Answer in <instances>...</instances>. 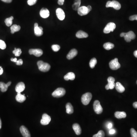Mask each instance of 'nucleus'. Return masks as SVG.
<instances>
[{
	"instance_id": "nucleus-1",
	"label": "nucleus",
	"mask_w": 137,
	"mask_h": 137,
	"mask_svg": "<svg viewBox=\"0 0 137 137\" xmlns=\"http://www.w3.org/2000/svg\"><path fill=\"white\" fill-rule=\"evenodd\" d=\"M39 70L43 72H47L50 70V66L47 63H44L42 61H39L37 63Z\"/></svg>"
},
{
	"instance_id": "nucleus-2",
	"label": "nucleus",
	"mask_w": 137,
	"mask_h": 137,
	"mask_svg": "<svg viewBox=\"0 0 137 137\" xmlns=\"http://www.w3.org/2000/svg\"><path fill=\"white\" fill-rule=\"evenodd\" d=\"M92 98V95L90 93H87L82 95L81 98V101L82 104L84 105H87L89 104L91 99Z\"/></svg>"
},
{
	"instance_id": "nucleus-3",
	"label": "nucleus",
	"mask_w": 137,
	"mask_h": 137,
	"mask_svg": "<svg viewBox=\"0 0 137 137\" xmlns=\"http://www.w3.org/2000/svg\"><path fill=\"white\" fill-rule=\"evenodd\" d=\"M66 93V90L64 88H59L56 89L52 93V95L53 97L55 98H61L63 97Z\"/></svg>"
},
{
	"instance_id": "nucleus-4",
	"label": "nucleus",
	"mask_w": 137,
	"mask_h": 137,
	"mask_svg": "<svg viewBox=\"0 0 137 137\" xmlns=\"http://www.w3.org/2000/svg\"><path fill=\"white\" fill-rule=\"evenodd\" d=\"M106 7H113L115 9L119 10L121 7V4L118 1H108L106 3Z\"/></svg>"
},
{
	"instance_id": "nucleus-5",
	"label": "nucleus",
	"mask_w": 137,
	"mask_h": 137,
	"mask_svg": "<svg viewBox=\"0 0 137 137\" xmlns=\"http://www.w3.org/2000/svg\"><path fill=\"white\" fill-rule=\"evenodd\" d=\"M109 65L111 69L113 70H117L121 66L120 64L118 62V59L117 58L111 61L109 63Z\"/></svg>"
},
{
	"instance_id": "nucleus-6",
	"label": "nucleus",
	"mask_w": 137,
	"mask_h": 137,
	"mask_svg": "<svg viewBox=\"0 0 137 137\" xmlns=\"http://www.w3.org/2000/svg\"><path fill=\"white\" fill-rule=\"evenodd\" d=\"M93 108L95 113L98 114H101L103 112V108L102 107L100 102L98 100H96L93 104Z\"/></svg>"
},
{
	"instance_id": "nucleus-7",
	"label": "nucleus",
	"mask_w": 137,
	"mask_h": 137,
	"mask_svg": "<svg viewBox=\"0 0 137 137\" xmlns=\"http://www.w3.org/2000/svg\"><path fill=\"white\" fill-rule=\"evenodd\" d=\"M116 28V25L114 22H109L106 25L104 29L103 32L104 33L108 34L110 32H113Z\"/></svg>"
},
{
	"instance_id": "nucleus-8",
	"label": "nucleus",
	"mask_w": 137,
	"mask_h": 137,
	"mask_svg": "<svg viewBox=\"0 0 137 137\" xmlns=\"http://www.w3.org/2000/svg\"><path fill=\"white\" fill-rule=\"evenodd\" d=\"M51 119L50 117L47 114H44L42 115V119L40 121V123L43 125H48L50 122Z\"/></svg>"
},
{
	"instance_id": "nucleus-9",
	"label": "nucleus",
	"mask_w": 137,
	"mask_h": 137,
	"mask_svg": "<svg viewBox=\"0 0 137 137\" xmlns=\"http://www.w3.org/2000/svg\"><path fill=\"white\" fill-rule=\"evenodd\" d=\"M125 40L127 42H129L132 40L134 39L135 38V35L133 31H130L126 33L124 37Z\"/></svg>"
},
{
	"instance_id": "nucleus-10",
	"label": "nucleus",
	"mask_w": 137,
	"mask_h": 137,
	"mask_svg": "<svg viewBox=\"0 0 137 137\" xmlns=\"http://www.w3.org/2000/svg\"><path fill=\"white\" fill-rule=\"evenodd\" d=\"M43 28L42 27L39 26L38 23L34 24V33L37 36H40L43 34Z\"/></svg>"
},
{
	"instance_id": "nucleus-11",
	"label": "nucleus",
	"mask_w": 137,
	"mask_h": 137,
	"mask_svg": "<svg viewBox=\"0 0 137 137\" xmlns=\"http://www.w3.org/2000/svg\"><path fill=\"white\" fill-rule=\"evenodd\" d=\"M29 53L36 57H40L43 54V51L40 49H31L29 50Z\"/></svg>"
},
{
	"instance_id": "nucleus-12",
	"label": "nucleus",
	"mask_w": 137,
	"mask_h": 137,
	"mask_svg": "<svg viewBox=\"0 0 137 137\" xmlns=\"http://www.w3.org/2000/svg\"><path fill=\"white\" fill-rule=\"evenodd\" d=\"M20 131L23 137H31L30 131L24 126H22L20 127Z\"/></svg>"
},
{
	"instance_id": "nucleus-13",
	"label": "nucleus",
	"mask_w": 137,
	"mask_h": 137,
	"mask_svg": "<svg viewBox=\"0 0 137 137\" xmlns=\"http://www.w3.org/2000/svg\"><path fill=\"white\" fill-rule=\"evenodd\" d=\"M78 13L80 16H84L87 15L90 12L88 11L87 7L85 6H82L80 7L78 10Z\"/></svg>"
},
{
	"instance_id": "nucleus-14",
	"label": "nucleus",
	"mask_w": 137,
	"mask_h": 137,
	"mask_svg": "<svg viewBox=\"0 0 137 137\" xmlns=\"http://www.w3.org/2000/svg\"><path fill=\"white\" fill-rule=\"evenodd\" d=\"M56 14L58 18L60 20H63L65 18V15L64 12L62 9L58 8L56 10Z\"/></svg>"
},
{
	"instance_id": "nucleus-15",
	"label": "nucleus",
	"mask_w": 137,
	"mask_h": 137,
	"mask_svg": "<svg viewBox=\"0 0 137 137\" xmlns=\"http://www.w3.org/2000/svg\"><path fill=\"white\" fill-rule=\"evenodd\" d=\"M25 86L24 83L20 82L18 83L16 86L15 90L17 93H21L25 90Z\"/></svg>"
},
{
	"instance_id": "nucleus-16",
	"label": "nucleus",
	"mask_w": 137,
	"mask_h": 137,
	"mask_svg": "<svg viewBox=\"0 0 137 137\" xmlns=\"http://www.w3.org/2000/svg\"><path fill=\"white\" fill-rule=\"evenodd\" d=\"M40 14L41 17L43 18H47L50 15V12L47 8H42L40 12Z\"/></svg>"
},
{
	"instance_id": "nucleus-17",
	"label": "nucleus",
	"mask_w": 137,
	"mask_h": 137,
	"mask_svg": "<svg viewBox=\"0 0 137 137\" xmlns=\"http://www.w3.org/2000/svg\"><path fill=\"white\" fill-rule=\"evenodd\" d=\"M78 51L75 49H73L69 51L67 56V58L68 60H71L76 57Z\"/></svg>"
},
{
	"instance_id": "nucleus-18",
	"label": "nucleus",
	"mask_w": 137,
	"mask_h": 137,
	"mask_svg": "<svg viewBox=\"0 0 137 137\" xmlns=\"http://www.w3.org/2000/svg\"><path fill=\"white\" fill-rule=\"evenodd\" d=\"M115 88L118 92L122 93L125 91V88L119 82H117L115 85Z\"/></svg>"
},
{
	"instance_id": "nucleus-19",
	"label": "nucleus",
	"mask_w": 137,
	"mask_h": 137,
	"mask_svg": "<svg viewBox=\"0 0 137 137\" xmlns=\"http://www.w3.org/2000/svg\"><path fill=\"white\" fill-rule=\"evenodd\" d=\"M72 128L76 134L79 135L81 134V129L79 124L75 123L72 126Z\"/></svg>"
},
{
	"instance_id": "nucleus-20",
	"label": "nucleus",
	"mask_w": 137,
	"mask_h": 137,
	"mask_svg": "<svg viewBox=\"0 0 137 137\" xmlns=\"http://www.w3.org/2000/svg\"><path fill=\"white\" fill-rule=\"evenodd\" d=\"M16 99L18 102H24L26 99V97L24 95H22L21 93H17V95L16 96Z\"/></svg>"
},
{
	"instance_id": "nucleus-21",
	"label": "nucleus",
	"mask_w": 137,
	"mask_h": 137,
	"mask_svg": "<svg viewBox=\"0 0 137 137\" xmlns=\"http://www.w3.org/2000/svg\"><path fill=\"white\" fill-rule=\"evenodd\" d=\"M76 36L78 38L81 39V38H87L88 37V35L87 33L82 31H79L76 33Z\"/></svg>"
},
{
	"instance_id": "nucleus-22",
	"label": "nucleus",
	"mask_w": 137,
	"mask_h": 137,
	"mask_svg": "<svg viewBox=\"0 0 137 137\" xmlns=\"http://www.w3.org/2000/svg\"><path fill=\"white\" fill-rule=\"evenodd\" d=\"M75 75L73 72H70L67 73L66 75L64 76V79L66 80H73L75 78Z\"/></svg>"
},
{
	"instance_id": "nucleus-23",
	"label": "nucleus",
	"mask_w": 137,
	"mask_h": 137,
	"mask_svg": "<svg viewBox=\"0 0 137 137\" xmlns=\"http://www.w3.org/2000/svg\"><path fill=\"white\" fill-rule=\"evenodd\" d=\"M115 116L118 119H121L126 117V113L124 112H116L115 113Z\"/></svg>"
},
{
	"instance_id": "nucleus-24",
	"label": "nucleus",
	"mask_w": 137,
	"mask_h": 137,
	"mask_svg": "<svg viewBox=\"0 0 137 137\" xmlns=\"http://www.w3.org/2000/svg\"><path fill=\"white\" fill-rule=\"evenodd\" d=\"M66 113L67 114H71L74 112V108L73 106L70 103H68L66 105Z\"/></svg>"
},
{
	"instance_id": "nucleus-25",
	"label": "nucleus",
	"mask_w": 137,
	"mask_h": 137,
	"mask_svg": "<svg viewBox=\"0 0 137 137\" xmlns=\"http://www.w3.org/2000/svg\"><path fill=\"white\" fill-rule=\"evenodd\" d=\"M81 4V0H74V4L72 5L73 10L75 11H77L80 7Z\"/></svg>"
},
{
	"instance_id": "nucleus-26",
	"label": "nucleus",
	"mask_w": 137,
	"mask_h": 137,
	"mask_svg": "<svg viewBox=\"0 0 137 137\" xmlns=\"http://www.w3.org/2000/svg\"><path fill=\"white\" fill-rule=\"evenodd\" d=\"M21 29V27L19 25L14 24L11 27V33L12 34H14L15 32L19 31Z\"/></svg>"
},
{
	"instance_id": "nucleus-27",
	"label": "nucleus",
	"mask_w": 137,
	"mask_h": 137,
	"mask_svg": "<svg viewBox=\"0 0 137 137\" xmlns=\"http://www.w3.org/2000/svg\"><path fill=\"white\" fill-rule=\"evenodd\" d=\"M103 47L105 50H110L114 48V45L111 43L107 42L104 44Z\"/></svg>"
},
{
	"instance_id": "nucleus-28",
	"label": "nucleus",
	"mask_w": 137,
	"mask_h": 137,
	"mask_svg": "<svg viewBox=\"0 0 137 137\" xmlns=\"http://www.w3.org/2000/svg\"><path fill=\"white\" fill-rule=\"evenodd\" d=\"M8 87L7 84H5L4 82H0V88L1 90L3 92H5L7 91Z\"/></svg>"
},
{
	"instance_id": "nucleus-29",
	"label": "nucleus",
	"mask_w": 137,
	"mask_h": 137,
	"mask_svg": "<svg viewBox=\"0 0 137 137\" xmlns=\"http://www.w3.org/2000/svg\"><path fill=\"white\" fill-rule=\"evenodd\" d=\"M13 16H11L9 18H7L5 20V22L6 25L7 26L9 27L12 24L13 20Z\"/></svg>"
},
{
	"instance_id": "nucleus-30",
	"label": "nucleus",
	"mask_w": 137,
	"mask_h": 137,
	"mask_svg": "<svg viewBox=\"0 0 137 137\" xmlns=\"http://www.w3.org/2000/svg\"><path fill=\"white\" fill-rule=\"evenodd\" d=\"M115 82H108V84L105 86V89L107 90H112L115 87Z\"/></svg>"
},
{
	"instance_id": "nucleus-31",
	"label": "nucleus",
	"mask_w": 137,
	"mask_h": 137,
	"mask_svg": "<svg viewBox=\"0 0 137 137\" xmlns=\"http://www.w3.org/2000/svg\"><path fill=\"white\" fill-rule=\"evenodd\" d=\"M97 63V60L95 58L91 59L90 62V66L91 68H92V69L94 68Z\"/></svg>"
},
{
	"instance_id": "nucleus-32",
	"label": "nucleus",
	"mask_w": 137,
	"mask_h": 137,
	"mask_svg": "<svg viewBox=\"0 0 137 137\" xmlns=\"http://www.w3.org/2000/svg\"><path fill=\"white\" fill-rule=\"evenodd\" d=\"M13 53L15 54L16 57H19L21 54V50L20 48H15L14 50L13 51Z\"/></svg>"
},
{
	"instance_id": "nucleus-33",
	"label": "nucleus",
	"mask_w": 137,
	"mask_h": 137,
	"mask_svg": "<svg viewBox=\"0 0 137 137\" xmlns=\"http://www.w3.org/2000/svg\"><path fill=\"white\" fill-rule=\"evenodd\" d=\"M105 133L102 130H100L97 134L94 135L93 137H104Z\"/></svg>"
},
{
	"instance_id": "nucleus-34",
	"label": "nucleus",
	"mask_w": 137,
	"mask_h": 137,
	"mask_svg": "<svg viewBox=\"0 0 137 137\" xmlns=\"http://www.w3.org/2000/svg\"><path fill=\"white\" fill-rule=\"evenodd\" d=\"M51 48L55 52L58 51L60 49V47L58 45H53L51 46Z\"/></svg>"
},
{
	"instance_id": "nucleus-35",
	"label": "nucleus",
	"mask_w": 137,
	"mask_h": 137,
	"mask_svg": "<svg viewBox=\"0 0 137 137\" xmlns=\"http://www.w3.org/2000/svg\"><path fill=\"white\" fill-rule=\"evenodd\" d=\"M6 48V45L4 41L0 40V48L2 50H4Z\"/></svg>"
},
{
	"instance_id": "nucleus-36",
	"label": "nucleus",
	"mask_w": 137,
	"mask_h": 137,
	"mask_svg": "<svg viewBox=\"0 0 137 137\" xmlns=\"http://www.w3.org/2000/svg\"><path fill=\"white\" fill-rule=\"evenodd\" d=\"M131 137H137V132L134 128H131L130 130Z\"/></svg>"
},
{
	"instance_id": "nucleus-37",
	"label": "nucleus",
	"mask_w": 137,
	"mask_h": 137,
	"mask_svg": "<svg viewBox=\"0 0 137 137\" xmlns=\"http://www.w3.org/2000/svg\"><path fill=\"white\" fill-rule=\"evenodd\" d=\"M37 0H28V4L30 6H33L36 3Z\"/></svg>"
},
{
	"instance_id": "nucleus-38",
	"label": "nucleus",
	"mask_w": 137,
	"mask_h": 137,
	"mask_svg": "<svg viewBox=\"0 0 137 137\" xmlns=\"http://www.w3.org/2000/svg\"><path fill=\"white\" fill-rule=\"evenodd\" d=\"M129 19L131 21H134V20H135L137 21V15H133L130 16Z\"/></svg>"
},
{
	"instance_id": "nucleus-39",
	"label": "nucleus",
	"mask_w": 137,
	"mask_h": 137,
	"mask_svg": "<svg viewBox=\"0 0 137 137\" xmlns=\"http://www.w3.org/2000/svg\"><path fill=\"white\" fill-rule=\"evenodd\" d=\"M16 64L18 66H21L23 64V61L22 59H19V60H18L17 61L16 63Z\"/></svg>"
},
{
	"instance_id": "nucleus-40",
	"label": "nucleus",
	"mask_w": 137,
	"mask_h": 137,
	"mask_svg": "<svg viewBox=\"0 0 137 137\" xmlns=\"http://www.w3.org/2000/svg\"><path fill=\"white\" fill-rule=\"evenodd\" d=\"M107 81L108 82H114L115 81V79L113 77H110L108 78Z\"/></svg>"
},
{
	"instance_id": "nucleus-41",
	"label": "nucleus",
	"mask_w": 137,
	"mask_h": 137,
	"mask_svg": "<svg viewBox=\"0 0 137 137\" xmlns=\"http://www.w3.org/2000/svg\"><path fill=\"white\" fill-rule=\"evenodd\" d=\"M64 1L65 0H58V3L59 5L62 6V5H63L64 3Z\"/></svg>"
},
{
	"instance_id": "nucleus-42",
	"label": "nucleus",
	"mask_w": 137,
	"mask_h": 137,
	"mask_svg": "<svg viewBox=\"0 0 137 137\" xmlns=\"http://www.w3.org/2000/svg\"><path fill=\"white\" fill-rule=\"evenodd\" d=\"M116 130L114 129H111L109 131V133L110 134H114L116 133Z\"/></svg>"
},
{
	"instance_id": "nucleus-43",
	"label": "nucleus",
	"mask_w": 137,
	"mask_h": 137,
	"mask_svg": "<svg viewBox=\"0 0 137 137\" xmlns=\"http://www.w3.org/2000/svg\"><path fill=\"white\" fill-rule=\"evenodd\" d=\"M113 126V125H112V123H109L108 124H107V127L108 128L111 129L112 127Z\"/></svg>"
},
{
	"instance_id": "nucleus-44",
	"label": "nucleus",
	"mask_w": 137,
	"mask_h": 137,
	"mask_svg": "<svg viewBox=\"0 0 137 137\" xmlns=\"http://www.w3.org/2000/svg\"><path fill=\"white\" fill-rule=\"evenodd\" d=\"M1 1L4 3H11L12 1V0H1Z\"/></svg>"
},
{
	"instance_id": "nucleus-45",
	"label": "nucleus",
	"mask_w": 137,
	"mask_h": 137,
	"mask_svg": "<svg viewBox=\"0 0 137 137\" xmlns=\"http://www.w3.org/2000/svg\"><path fill=\"white\" fill-rule=\"evenodd\" d=\"M3 69L2 68V67L0 66V75L3 74Z\"/></svg>"
},
{
	"instance_id": "nucleus-46",
	"label": "nucleus",
	"mask_w": 137,
	"mask_h": 137,
	"mask_svg": "<svg viewBox=\"0 0 137 137\" xmlns=\"http://www.w3.org/2000/svg\"><path fill=\"white\" fill-rule=\"evenodd\" d=\"M133 106L135 108H137V102H135L133 103Z\"/></svg>"
},
{
	"instance_id": "nucleus-47",
	"label": "nucleus",
	"mask_w": 137,
	"mask_h": 137,
	"mask_svg": "<svg viewBox=\"0 0 137 137\" xmlns=\"http://www.w3.org/2000/svg\"><path fill=\"white\" fill-rule=\"evenodd\" d=\"M11 61L12 62H15V63H16V61H17V59L16 58H12L11 59Z\"/></svg>"
},
{
	"instance_id": "nucleus-48",
	"label": "nucleus",
	"mask_w": 137,
	"mask_h": 137,
	"mask_svg": "<svg viewBox=\"0 0 137 137\" xmlns=\"http://www.w3.org/2000/svg\"><path fill=\"white\" fill-rule=\"evenodd\" d=\"M87 7L88 9V11L89 12H90L92 10V7H91L90 6H88Z\"/></svg>"
},
{
	"instance_id": "nucleus-49",
	"label": "nucleus",
	"mask_w": 137,
	"mask_h": 137,
	"mask_svg": "<svg viewBox=\"0 0 137 137\" xmlns=\"http://www.w3.org/2000/svg\"><path fill=\"white\" fill-rule=\"evenodd\" d=\"M126 33H122L120 34V36L121 37H124L125 36V35Z\"/></svg>"
},
{
	"instance_id": "nucleus-50",
	"label": "nucleus",
	"mask_w": 137,
	"mask_h": 137,
	"mask_svg": "<svg viewBox=\"0 0 137 137\" xmlns=\"http://www.w3.org/2000/svg\"><path fill=\"white\" fill-rule=\"evenodd\" d=\"M134 55L136 58H137V50L135 51L134 52Z\"/></svg>"
},
{
	"instance_id": "nucleus-51",
	"label": "nucleus",
	"mask_w": 137,
	"mask_h": 137,
	"mask_svg": "<svg viewBox=\"0 0 137 137\" xmlns=\"http://www.w3.org/2000/svg\"><path fill=\"white\" fill-rule=\"evenodd\" d=\"M11 81H9V82H8V83H7V86H8V87H9V86H10V85H11Z\"/></svg>"
},
{
	"instance_id": "nucleus-52",
	"label": "nucleus",
	"mask_w": 137,
	"mask_h": 137,
	"mask_svg": "<svg viewBox=\"0 0 137 137\" xmlns=\"http://www.w3.org/2000/svg\"><path fill=\"white\" fill-rule=\"evenodd\" d=\"M2 128V121L1 119H0V129Z\"/></svg>"
},
{
	"instance_id": "nucleus-53",
	"label": "nucleus",
	"mask_w": 137,
	"mask_h": 137,
	"mask_svg": "<svg viewBox=\"0 0 137 137\" xmlns=\"http://www.w3.org/2000/svg\"><path fill=\"white\" fill-rule=\"evenodd\" d=\"M136 84H137V81H136Z\"/></svg>"
}]
</instances>
